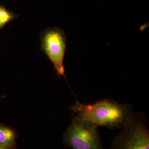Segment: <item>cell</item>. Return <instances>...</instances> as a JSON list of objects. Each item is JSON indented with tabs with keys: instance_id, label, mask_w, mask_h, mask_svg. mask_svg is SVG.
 I'll return each instance as SVG.
<instances>
[{
	"instance_id": "obj_1",
	"label": "cell",
	"mask_w": 149,
	"mask_h": 149,
	"mask_svg": "<svg viewBox=\"0 0 149 149\" xmlns=\"http://www.w3.org/2000/svg\"><path fill=\"white\" fill-rule=\"evenodd\" d=\"M70 109L77 116L96 125L112 129H122L133 120L132 107L111 99L93 104H84L76 100Z\"/></svg>"
},
{
	"instance_id": "obj_2",
	"label": "cell",
	"mask_w": 149,
	"mask_h": 149,
	"mask_svg": "<svg viewBox=\"0 0 149 149\" xmlns=\"http://www.w3.org/2000/svg\"><path fill=\"white\" fill-rule=\"evenodd\" d=\"M97 127L76 115L64 133L63 141L72 149H104Z\"/></svg>"
},
{
	"instance_id": "obj_3",
	"label": "cell",
	"mask_w": 149,
	"mask_h": 149,
	"mask_svg": "<svg viewBox=\"0 0 149 149\" xmlns=\"http://www.w3.org/2000/svg\"><path fill=\"white\" fill-rule=\"evenodd\" d=\"M109 149H149V131L142 118L133 120L121 129Z\"/></svg>"
},
{
	"instance_id": "obj_4",
	"label": "cell",
	"mask_w": 149,
	"mask_h": 149,
	"mask_svg": "<svg viewBox=\"0 0 149 149\" xmlns=\"http://www.w3.org/2000/svg\"><path fill=\"white\" fill-rule=\"evenodd\" d=\"M42 49L52 63L58 76H64L68 81L64 67L67 47L66 36L64 31L59 28H49L45 31L42 34Z\"/></svg>"
},
{
	"instance_id": "obj_5",
	"label": "cell",
	"mask_w": 149,
	"mask_h": 149,
	"mask_svg": "<svg viewBox=\"0 0 149 149\" xmlns=\"http://www.w3.org/2000/svg\"><path fill=\"white\" fill-rule=\"evenodd\" d=\"M16 132L11 128L0 125V145L11 149L15 144Z\"/></svg>"
},
{
	"instance_id": "obj_6",
	"label": "cell",
	"mask_w": 149,
	"mask_h": 149,
	"mask_svg": "<svg viewBox=\"0 0 149 149\" xmlns=\"http://www.w3.org/2000/svg\"><path fill=\"white\" fill-rule=\"evenodd\" d=\"M13 18V15L0 6V28L3 27Z\"/></svg>"
},
{
	"instance_id": "obj_7",
	"label": "cell",
	"mask_w": 149,
	"mask_h": 149,
	"mask_svg": "<svg viewBox=\"0 0 149 149\" xmlns=\"http://www.w3.org/2000/svg\"><path fill=\"white\" fill-rule=\"evenodd\" d=\"M0 149H10V148H6V147H5V146H2V145H0Z\"/></svg>"
},
{
	"instance_id": "obj_8",
	"label": "cell",
	"mask_w": 149,
	"mask_h": 149,
	"mask_svg": "<svg viewBox=\"0 0 149 149\" xmlns=\"http://www.w3.org/2000/svg\"></svg>"
}]
</instances>
